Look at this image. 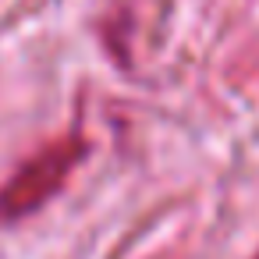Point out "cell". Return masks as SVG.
Instances as JSON below:
<instances>
[{
  "mask_svg": "<svg viewBox=\"0 0 259 259\" xmlns=\"http://www.w3.org/2000/svg\"><path fill=\"white\" fill-rule=\"evenodd\" d=\"M85 156V142L78 135L57 139L36 156H29L18 174L0 188V220H22L36 209H43L71 178L78 160Z\"/></svg>",
  "mask_w": 259,
  "mask_h": 259,
  "instance_id": "cell-1",
  "label": "cell"
}]
</instances>
